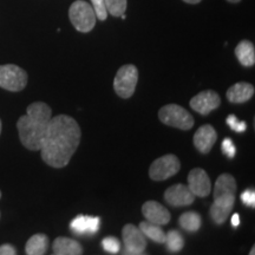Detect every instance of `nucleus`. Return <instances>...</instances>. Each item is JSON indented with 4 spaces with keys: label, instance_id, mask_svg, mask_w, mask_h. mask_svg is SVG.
Returning a JSON list of instances; mask_svg holds the SVG:
<instances>
[{
    "label": "nucleus",
    "instance_id": "f257e3e1",
    "mask_svg": "<svg viewBox=\"0 0 255 255\" xmlns=\"http://www.w3.org/2000/svg\"><path fill=\"white\" fill-rule=\"evenodd\" d=\"M81 136V128L75 119L66 115L52 117L41 141L43 161L52 168L66 167L79 146Z\"/></svg>",
    "mask_w": 255,
    "mask_h": 255
},
{
    "label": "nucleus",
    "instance_id": "f03ea898",
    "mask_svg": "<svg viewBox=\"0 0 255 255\" xmlns=\"http://www.w3.org/2000/svg\"><path fill=\"white\" fill-rule=\"evenodd\" d=\"M52 119V110L44 102H34L26 109V115L17 122L21 144L28 150H40L41 141L45 135L46 128Z\"/></svg>",
    "mask_w": 255,
    "mask_h": 255
},
{
    "label": "nucleus",
    "instance_id": "7ed1b4c3",
    "mask_svg": "<svg viewBox=\"0 0 255 255\" xmlns=\"http://www.w3.org/2000/svg\"><path fill=\"white\" fill-rule=\"evenodd\" d=\"M69 18L75 28L82 33L90 32L96 25V13L92 6L84 0H77L70 6Z\"/></svg>",
    "mask_w": 255,
    "mask_h": 255
},
{
    "label": "nucleus",
    "instance_id": "20e7f679",
    "mask_svg": "<svg viewBox=\"0 0 255 255\" xmlns=\"http://www.w3.org/2000/svg\"><path fill=\"white\" fill-rule=\"evenodd\" d=\"M158 119L168 127L177 128L181 130H190L194 127V117L177 104H168L158 111Z\"/></svg>",
    "mask_w": 255,
    "mask_h": 255
},
{
    "label": "nucleus",
    "instance_id": "39448f33",
    "mask_svg": "<svg viewBox=\"0 0 255 255\" xmlns=\"http://www.w3.org/2000/svg\"><path fill=\"white\" fill-rule=\"evenodd\" d=\"M137 82H138V70L132 64L123 65L116 73L114 81L115 92L121 98L128 100L135 92Z\"/></svg>",
    "mask_w": 255,
    "mask_h": 255
},
{
    "label": "nucleus",
    "instance_id": "423d86ee",
    "mask_svg": "<svg viewBox=\"0 0 255 255\" xmlns=\"http://www.w3.org/2000/svg\"><path fill=\"white\" fill-rule=\"evenodd\" d=\"M27 84V73L14 64L0 65V88L7 91H21Z\"/></svg>",
    "mask_w": 255,
    "mask_h": 255
},
{
    "label": "nucleus",
    "instance_id": "0eeeda50",
    "mask_svg": "<svg viewBox=\"0 0 255 255\" xmlns=\"http://www.w3.org/2000/svg\"><path fill=\"white\" fill-rule=\"evenodd\" d=\"M180 169V159L173 154H168L152 162L149 168V176L154 181H165L176 175Z\"/></svg>",
    "mask_w": 255,
    "mask_h": 255
},
{
    "label": "nucleus",
    "instance_id": "6e6552de",
    "mask_svg": "<svg viewBox=\"0 0 255 255\" xmlns=\"http://www.w3.org/2000/svg\"><path fill=\"white\" fill-rule=\"evenodd\" d=\"M122 238L126 246V254L129 255H142L145 253L146 240L141 229L136 226L128 223L123 227Z\"/></svg>",
    "mask_w": 255,
    "mask_h": 255
},
{
    "label": "nucleus",
    "instance_id": "1a4fd4ad",
    "mask_svg": "<svg viewBox=\"0 0 255 255\" xmlns=\"http://www.w3.org/2000/svg\"><path fill=\"white\" fill-rule=\"evenodd\" d=\"M221 104V98L218 92L213 90L201 91L190 100V107L202 116H207L213 110L218 109Z\"/></svg>",
    "mask_w": 255,
    "mask_h": 255
},
{
    "label": "nucleus",
    "instance_id": "9d476101",
    "mask_svg": "<svg viewBox=\"0 0 255 255\" xmlns=\"http://www.w3.org/2000/svg\"><path fill=\"white\" fill-rule=\"evenodd\" d=\"M188 187L195 196L206 197L212 191V183L206 170L195 168L188 175Z\"/></svg>",
    "mask_w": 255,
    "mask_h": 255
},
{
    "label": "nucleus",
    "instance_id": "9b49d317",
    "mask_svg": "<svg viewBox=\"0 0 255 255\" xmlns=\"http://www.w3.org/2000/svg\"><path fill=\"white\" fill-rule=\"evenodd\" d=\"M235 203L234 194H223L214 199V203L210 207V216L213 221L218 225H222L229 218Z\"/></svg>",
    "mask_w": 255,
    "mask_h": 255
},
{
    "label": "nucleus",
    "instance_id": "f8f14e48",
    "mask_svg": "<svg viewBox=\"0 0 255 255\" xmlns=\"http://www.w3.org/2000/svg\"><path fill=\"white\" fill-rule=\"evenodd\" d=\"M165 202L170 206L183 207L189 206L195 201V195L191 193L189 187L186 184L177 183L169 187L164 193Z\"/></svg>",
    "mask_w": 255,
    "mask_h": 255
},
{
    "label": "nucleus",
    "instance_id": "ddd939ff",
    "mask_svg": "<svg viewBox=\"0 0 255 255\" xmlns=\"http://www.w3.org/2000/svg\"><path fill=\"white\" fill-rule=\"evenodd\" d=\"M216 139H218V133H216L214 128L209 124H206V126L200 127L197 129L195 135H194L193 142L201 154H208L212 150L213 145L215 144Z\"/></svg>",
    "mask_w": 255,
    "mask_h": 255
},
{
    "label": "nucleus",
    "instance_id": "4468645a",
    "mask_svg": "<svg viewBox=\"0 0 255 255\" xmlns=\"http://www.w3.org/2000/svg\"><path fill=\"white\" fill-rule=\"evenodd\" d=\"M142 213L146 219V221L156 223V225L163 226L170 221L171 216L169 210L161 205V203L156 202V201H148L142 207Z\"/></svg>",
    "mask_w": 255,
    "mask_h": 255
},
{
    "label": "nucleus",
    "instance_id": "2eb2a0df",
    "mask_svg": "<svg viewBox=\"0 0 255 255\" xmlns=\"http://www.w3.org/2000/svg\"><path fill=\"white\" fill-rule=\"evenodd\" d=\"M101 227V219L97 216L78 215L70 222V228L76 234H95Z\"/></svg>",
    "mask_w": 255,
    "mask_h": 255
},
{
    "label": "nucleus",
    "instance_id": "dca6fc26",
    "mask_svg": "<svg viewBox=\"0 0 255 255\" xmlns=\"http://www.w3.org/2000/svg\"><path fill=\"white\" fill-rule=\"evenodd\" d=\"M254 91V87L250 83H237L227 90V100L232 103H245L253 97Z\"/></svg>",
    "mask_w": 255,
    "mask_h": 255
},
{
    "label": "nucleus",
    "instance_id": "f3484780",
    "mask_svg": "<svg viewBox=\"0 0 255 255\" xmlns=\"http://www.w3.org/2000/svg\"><path fill=\"white\" fill-rule=\"evenodd\" d=\"M53 254L56 255H81L83 248L81 245L72 239L59 237L53 241L52 245Z\"/></svg>",
    "mask_w": 255,
    "mask_h": 255
},
{
    "label": "nucleus",
    "instance_id": "a211bd4d",
    "mask_svg": "<svg viewBox=\"0 0 255 255\" xmlns=\"http://www.w3.org/2000/svg\"><path fill=\"white\" fill-rule=\"evenodd\" d=\"M235 56L241 65L251 68L255 64V47L250 40H241L235 47Z\"/></svg>",
    "mask_w": 255,
    "mask_h": 255
},
{
    "label": "nucleus",
    "instance_id": "6ab92c4d",
    "mask_svg": "<svg viewBox=\"0 0 255 255\" xmlns=\"http://www.w3.org/2000/svg\"><path fill=\"white\" fill-rule=\"evenodd\" d=\"M49 247V238L45 234H34L28 239L25 246V253L27 255H44Z\"/></svg>",
    "mask_w": 255,
    "mask_h": 255
},
{
    "label": "nucleus",
    "instance_id": "aec40b11",
    "mask_svg": "<svg viewBox=\"0 0 255 255\" xmlns=\"http://www.w3.org/2000/svg\"><path fill=\"white\" fill-rule=\"evenodd\" d=\"M237 193V182L235 178L229 174L220 175L215 182L214 187V199L223 194H234Z\"/></svg>",
    "mask_w": 255,
    "mask_h": 255
},
{
    "label": "nucleus",
    "instance_id": "412c9836",
    "mask_svg": "<svg viewBox=\"0 0 255 255\" xmlns=\"http://www.w3.org/2000/svg\"><path fill=\"white\" fill-rule=\"evenodd\" d=\"M139 229L144 234V237L149 238L150 240L157 242V244H164L165 241V233L161 226L156 225V223L144 221L139 223Z\"/></svg>",
    "mask_w": 255,
    "mask_h": 255
},
{
    "label": "nucleus",
    "instance_id": "4be33fe9",
    "mask_svg": "<svg viewBox=\"0 0 255 255\" xmlns=\"http://www.w3.org/2000/svg\"><path fill=\"white\" fill-rule=\"evenodd\" d=\"M178 223L182 227L184 231L187 232H197L201 228V225H202V219L199 213L196 212H187L183 213L182 215L178 219Z\"/></svg>",
    "mask_w": 255,
    "mask_h": 255
},
{
    "label": "nucleus",
    "instance_id": "5701e85b",
    "mask_svg": "<svg viewBox=\"0 0 255 255\" xmlns=\"http://www.w3.org/2000/svg\"><path fill=\"white\" fill-rule=\"evenodd\" d=\"M165 244H167L168 250L173 253L180 252L184 246V240L182 235L177 231H169L168 234H165Z\"/></svg>",
    "mask_w": 255,
    "mask_h": 255
},
{
    "label": "nucleus",
    "instance_id": "b1692460",
    "mask_svg": "<svg viewBox=\"0 0 255 255\" xmlns=\"http://www.w3.org/2000/svg\"><path fill=\"white\" fill-rule=\"evenodd\" d=\"M108 13L114 17H121L126 13L127 0H104Z\"/></svg>",
    "mask_w": 255,
    "mask_h": 255
},
{
    "label": "nucleus",
    "instance_id": "393cba45",
    "mask_svg": "<svg viewBox=\"0 0 255 255\" xmlns=\"http://www.w3.org/2000/svg\"><path fill=\"white\" fill-rule=\"evenodd\" d=\"M102 247L104 248L105 252H108V253H111V254H117L120 253L121 251L120 241L114 237L103 239V241H102Z\"/></svg>",
    "mask_w": 255,
    "mask_h": 255
},
{
    "label": "nucleus",
    "instance_id": "a878e982",
    "mask_svg": "<svg viewBox=\"0 0 255 255\" xmlns=\"http://www.w3.org/2000/svg\"><path fill=\"white\" fill-rule=\"evenodd\" d=\"M92 2V8H94L96 17H97L100 20H105L108 17V11L107 7H105L104 0H91Z\"/></svg>",
    "mask_w": 255,
    "mask_h": 255
},
{
    "label": "nucleus",
    "instance_id": "bb28decb",
    "mask_svg": "<svg viewBox=\"0 0 255 255\" xmlns=\"http://www.w3.org/2000/svg\"><path fill=\"white\" fill-rule=\"evenodd\" d=\"M227 124L237 132H244L245 130L247 129L246 122H244V121H239L235 115H229L227 117Z\"/></svg>",
    "mask_w": 255,
    "mask_h": 255
},
{
    "label": "nucleus",
    "instance_id": "cd10ccee",
    "mask_svg": "<svg viewBox=\"0 0 255 255\" xmlns=\"http://www.w3.org/2000/svg\"><path fill=\"white\" fill-rule=\"evenodd\" d=\"M221 150L223 151V154L227 155L229 158H233L235 156V152H237V149H235L234 143L231 138H225L223 139L222 144H221Z\"/></svg>",
    "mask_w": 255,
    "mask_h": 255
},
{
    "label": "nucleus",
    "instance_id": "c85d7f7f",
    "mask_svg": "<svg viewBox=\"0 0 255 255\" xmlns=\"http://www.w3.org/2000/svg\"><path fill=\"white\" fill-rule=\"evenodd\" d=\"M241 201L245 203L246 206H251V207H255V193L254 190L248 189L246 191L241 194Z\"/></svg>",
    "mask_w": 255,
    "mask_h": 255
},
{
    "label": "nucleus",
    "instance_id": "c756f323",
    "mask_svg": "<svg viewBox=\"0 0 255 255\" xmlns=\"http://www.w3.org/2000/svg\"><path fill=\"white\" fill-rule=\"evenodd\" d=\"M17 254V251L15 248L12 246V245L5 244L0 246V255H15Z\"/></svg>",
    "mask_w": 255,
    "mask_h": 255
},
{
    "label": "nucleus",
    "instance_id": "7c9ffc66",
    "mask_svg": "<svg viewBox=\"0 0 255 255\" xmlns=\"http://www.w3.org/2000/svg\"><path fill=\"white\" fill-rule=\"evenodd\" d=\"M240 222H241L240 221V215L235 213V214L232 216V226L234 228H237V227H239V225H240Z\"/></svg>",
    "mask_w": 255,
    "mask_h": 255
},
{
    "label": "nucleus",
    "instance_id": "2f4dec72",
    "mask_svg": "<svg viewBox=\"0 0 255 255\" xmlns=\"http://www.w3.org/2000/svg\"><path fill=\"white\" fill-rule=\"evenodd\" d=\"M184 2H188V4H199L201 0H183Z\"/></svg>",
    "mask_w": 255,
    "mask_h": 255
},
{
    "label": "nucleus",
    "instance_id": "473e14b6",
    "mask_svg": "<svg viewBox=\"0 0 255 255\" xmlns=\"http://www.w3.org/2000/svg\"><path fill=\"white\" fill-rule=\"evenodd\" d=\"M229 2H233V4H237V2H240L241 0H227Z\"/></svg>",
    "mask_w": 255,
    "mask_h": 255
},
{
    "label": "nucleus",
    "instance_id": "72a5a7b5",
    "mask_svg": "<svg viewBox=\"0 0 255 255\" xmlns=\"http://www.w3.org/2000/svg\"><path fill=\"white\" fill-rule=\"evenodd\" d=\"M254 251H255V250H254V247H253V248H252V251H251V253H250V254H252V255H253V254L255 253V252H254Z\"/></svg>",
    "mask_w": 255,
    "mask_h": 255
},
{
    "label": "nucleus",
    "instance_id": "f704fd0d",
    "mask_svg": "<svg viewBox=\"0 0 255 255\" xmlns=\"http://www.w3.org/2000/svg\"><path fill=\"white\" fill-rule=\"evenodd\" d=\"M1 128H2V126H1V121H0V133H1Z\"/></svg>",
    "mask_w": 255,
    "mask_h": 255
},
{
    "label": "nucleus",
    "instance_id": "c9c22d12",
    "mask_svg": "<svg viewBox=\"0 0 255 255\" xmlns=\"http://www.w3.org/2000/svg\"><path fill=\"white\" fill-rule=\"evenodd\" d=\"M0 197H1V191H0Z\"/></svg>",
    "mask_w": 255,
    "mask_h": 255
}]
</instances>
